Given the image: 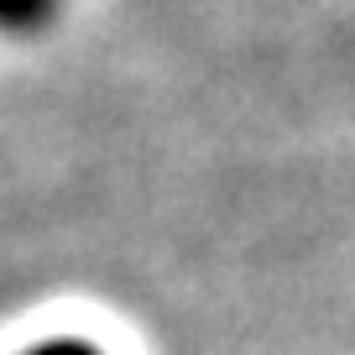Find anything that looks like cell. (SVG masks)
<instances>
[{
	"label": "cell",
	"instance_id": "cell-1",
	"mask_svg": "<svg viewBox=\"0 0 355 355\" xmlns=\"http://www.w3.org/2000/svg\"><path fill=\"white\" fill-rule=\"evenodd\" d=\"M58 16V0H0V32H42Z\"/></svg>",
	"mask_w": 355,
	"mask_h": 355
},
{
	"label": "cell",
	"instance_id": "cell-2",
	"mask_svg": "<svg viewBox=\"0 0 355 355\" xmlns=\"http://www.w3.org/2000/svg\"><path fill=\"white\" fill-rule=\"evenodd\" d=\"M32 355H100V350L84 345V340H53V345H37Z\"/></svg>",
	"mask_w": 355,
	"mask_h": 355
}]
</instances>
